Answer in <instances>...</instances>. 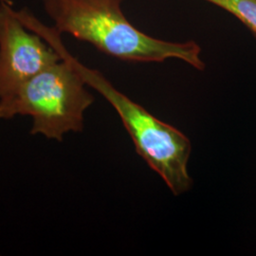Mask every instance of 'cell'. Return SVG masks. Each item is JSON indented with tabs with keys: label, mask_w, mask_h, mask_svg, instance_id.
Listing matches in <instances>:
<instances>
[{
	"label": "cell",
	"mask_w": 256,
	"mask_h": 256,
	"mask_svg": "<svg viewBox=\"0 0 256 256\" xmlns=\"http://www.w3.org/2000/svg\"><path fill=\"white\" fill-rule=\"evenodd\" d=\"M82 76L64 57L0 101V119L30 116V134L61 142L68 133L81 132L84 113L94 102Z\"/></svg>",
	"instance_id": "obj_3"
},
{
	"label": "cell",
	"mask_w": 256,
	"mask_h": 256,
	"mask_svg": "<svg viewBox=\"0 0 256 256\" xmlns=\"http://www.w3.org/2000/svg\"><path fill=\"white\" fill-rule=\"evenodd\" d=\"M225 10L244 24L256 39V0H204Z\"/></svg>",
	"instance_id": "obj_5"
},
{
	"label": "cell",
	"mask_w": 256,
	"mask_h": 256,
	"mask_svg": "<svg viewBox=\"0 0 256 256\" xmlns=\"http://www.w3.org/2000/svg\"><path fill=\"white\" fill-rule=\"evenodd\" d=\"M38 1L59 34L90 43L104 54L134 63L178 59L198 70L206 66L194 41H165L134 27L122 10L124 0Z\"/></svg>",
	"instance_id": "obj_1"
},
{
	"label": "cell",
	"mask_w": 256,
	"mask_h": 256,
	"mask_svg": "<svg viewBox=\"0 0 256 256\" xmlns=\"http://www.w3.org/2000/svg\"><path fill=\"white\" fill-rule=\"evenodd\" d=\"M61 60V56L19 19L10 0H0V101Z\"/></svg>",
	"instance_id": "obj_4"
},
{
	"label": "cell",
	"mask_w": 256,
	"mask_h": 256,
	"mask_svg": "<svg viewBox=\"0 0 256 256\" xmlns=\"http://www.w3.org/2000/svg\"><path fill=\"white\" fill-rule=\"evenodd\" d=\"M60 36L54 28L45 27L41 30V36L72 64L88 86L99 92L116 110L138 154L164 180L170 191L180 196L191 190L192 180L188 162L192 144L189 138L128 98L100 72L82 64L66 50Z\"/></svg>",
	"instance_id": "obj_2"
}]
</instances>
